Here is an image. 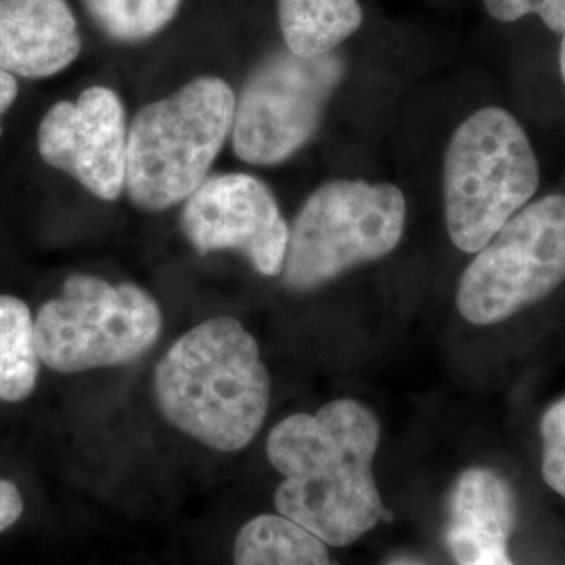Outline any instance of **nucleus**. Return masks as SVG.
<instances>
[{
    "label": "nucleus",
    "instance_id": "obj_16",
    "mask_svg": "<svg viewBox=\"0 0 565 565\" xmlns=\"http://www.w3.org/2000/svg\"><path fill=\"white\" fill-rule=\"evenodd\" d=\"M93 23L111 41L137 44L163 32L182 0H82Z\"/></svg>",
    "mask_w": 565,
    "mask_h": 565
},
{
    "label": "nucleus",
    "instance_id": "obj_10",
    "mask_svg": "<svg viewBox=\"0 0 565 565\" xmlns=\"http://www.w3.org/2000/svg\"><path fill=\"white\" fill-rule=\"evenodd\" d=\"M126 111L107 86L55 103L39 126L42 162L65 172L103 202H116L126 184Z\"/></svg>",
    "mask_w": 565,
    "mask_h": 565
},
{
    "label": "nucleus",
    "instance_id": "obj_15",
    "mask_svg": "<svg viewBox=\"0 0 565 565\" xmlns=\"http://www.w3.org/2000/svg\"><path fill=\"white\" fill-rule=\"evenodd\" d=\"M39 371L34 315L20 298L0 294V401L30 398L39 384Z\"/></svg>",
    "mask_w": 565,
    "mask_h": 565
},
{
    "label": "nucleus",
    "instance_id": "obj_11",
    "mask_svg": "<svg viewBox=\"0 0 565 565\" xmlns=\"http://www.w3.org/2000/svg\"><path fill=\"white\" fill-rule=\"evenodd\" d=\"M81 28L67 0H0V70L53 78L78 60Z\"/></svg>",
    "mask_w": 565,
    "mask_h": 565
},
{
    "label": "nucleus",
    "instance_id": "obj_4",
    "mask_svg": "<svg viewBox=\"0 0 565 565\" xmlns=\"http://www.w3.org/2000/svg\"><path fill=\"white\" fill-rule=\"evenodd\" d=\"M541 168L524 126L501 107H482L450 137L443 198L450 242L476 254L532 202Z\"/></svg>",
    "mask_w": 565,
    "mask_h": 565
},
{
    "label": "nucleus",
    "instance_id": "obj_22",
    "mask_svg": "<svg viewBox=\"0 0 565 565\" xmlns=\"http://www.w3.org/2000/svg\"><path fill=\"white\" fill-rule=\"evenodd\" d=\"M385 565H424L422 562H417V559H411V557H396V559H392L390 564Z\"/></svg>",
    "mask_w": 565,
    "mask_h": 565
},
{
    "label": "nucleus",
    "instance_id": "obj_6",
    "mask_svg": "<svg viewBox=\"0 0 565 565\" xmlns=\"http://www.w3.org/2000/svg\"><path fill=\"white\" fill-rule=\"evenodd\" d=\"M162 308L137 282L67 277L41 306L34 335L41 363L63 375L121 366L149 352L162 333Z\"/></svg>",
    "mask_w": 565,
    "mask_h": 565
},
{
    "label": "nucleus",
    "instance_id": "obj_3",
    "mask_svg": "<svg viewBox=\"0 0 565 565\" xmlns=\"http://www.w3.org/2000/svg\"><path fill=\"white\" fill-rule=\"evenodd\" d=\"M235 93L200 76L137 111L126 137V193L145 212L182 203L207 177L231 139Z\"/></svg>",
    "mask_w": 565,
    "mask_h": 565
},
{
    "label": "nucleus",
    "instance_id": "obj_13",
    "mask_svg": "<svg viewBox=\"0 0 565 565\" xmlns=\"http://www.w3.org/2000/svg\"><path fill=\"white\" fill-rule=\"evenodd\" d=\"M285 46L300 57L338 51L363 25L359 0H277Z\"/></svg>",
    "mask_w": 565,
    "mask_h": 565
},
{
    "label": "nucleus",
    "instance_id": "obj_7",
    "mask_svg": "<svg viewBox=\"0 0 565 565\" xmlns=\"http://www.w3.org/2000/svg\"><path fill=\"white\" fill-rule=\"evenodd\" d=\"M343 78L345 60L338 51L319 57H300L287 46L270 51L235 95V156L252 166L294 158L317 135L324 107Z\"/></svg>",
    "mask_w": 565,
    "mask_h": 565
},
{
    "label": "nucleus",
    "instance_id": "obj_17",
    "mask_svg": "<svg viewBox=\"0 0 565 565\" xmlns=\"http://www.w3.org/2000/svg\"><path fill=\"white\" fill-rule=\"evenodd\" d=\"M543 478L565 499V396L551 404L541 422Z\"/></svg>",
    "mask_w": 565,
    "mask_h": 565
},
{
    "label": "nucleus",
    "instance_id": "obj_8",
    "mask_svg": "<svg viewBox=\"0 0 565 565\" xmlns=\"http://www.w3.org/2000/svg\"><path fill=\"white\" fill-rule=\"evenodd\" d=\"M565 281V195L511 216L469 263L457 287L465 321L494 324L541 302Z\"/></svg>",
    "mask_w": 565,
    "mask_h": 565
},
{
    "label": "nucleus",
    "instance_id": "obj_20",
    "mask_svg": "<svg viewBox=\"0 0 565 565\" xmlns=\"http://www.w3.org/2000/svg\"><path fill=\"white\" fill-rule=\"evenodd\" d=\"M18 95H20V86H18L15 76L0 70V135H2V116L11 109Z\"/></svg>",
    "mask_w": 565,
    "mask_h": 565
},
{
    "label": "nucleus",
    "instance_id": "obj_18",
    "mask_svg": "<svg viewBox=\"0 0 565 565\" xmlns=\"http://www.w3.org/2000/svg\"><path fill=\"white\" fill-rule=\"evenodd\" d=\"M492 20L511 23L536 15L551 32L562 34L565 25V0H484Z\"/></svg>",
    "mask_w": 565,
    "mask_h": 565
},
{
    "label": "nucleus",
    "instance_id": "obj_9",
    "mask_svg": "<svg viewBox=\"0 0 565 565\" xmlns=\"http://www.w3.org/2000/svg\"><path fill=\"white\" fill-rule=\"evenodd\" d=\"M182 203V235L200 256L231 249L264 277L281 275L289 224L266 182L245 172L214 174Z\"/></svg>",
    "mask_w": 565,
    "mask_h": 565
},
{
    "label": "nucleus",
    "instance_id": "obj_5",
    "mask_svg": "<svg viewBox=\"0 0 565 565\" xmlns=\"http://www.w3.org/2000/svg\"><path fill=\"white\" fill-rule=\"evenodd\" d=\"M404 226L406 200L396 184L324 182L289 224L282 285L315 291L361 264L382 260L398 247Z\"/></svg>",
    "mask_w": 565,
    "mask_h": 565
},
{
    "label": "nucleus",
    "instance_id": "obj_2",
    "mask_svg": "<svg viewBox=\"0 0 565 565\" xmlns=\"http://www.w3.org/2000/svg\"><path fill=\"white\" fill-rule=\"evenodd\" d=\"M153 394L168 424L203 446L237 452L263 427L270 375L254 335L237 319L216 317L170 345Z\"/></svg>",
    "mask_w": 565,
    "mask_h": 565
},
{
    "label": "nucleus",
    "instance_id": "obj_1",
    "mask_svg": "<svg viewBox=\"0 0 565 565\" xmlns=\"http://www.w3.org/2000/svg\"><path fill=\"white\" fill-rule=\"evenodd\" d=\"M380 436L375 413L352 398L324 404L312 415H289L275 425L266 455L285 478L275 492L279 515L327 546L352 545L387 520L373 478Z\"/></svg>",
    "mask_w": 565,
    "mask_h": 565
},
{
    "label": "nucleus",
    "instance_id": "obj_19",
    "mask_svg": "<svg viewBox=\"0 0 565 565\" xmlns=\"http://www.w3.org/2000/svg\"><path fill=\"white\" fill-rule=\"evenodd\" d=\"M23 497L18 486L11 480L0 478V532L9 530L20 522L23 515Z\"/></svg>",
    "mask_w": 565,
    "mask_h": 565
},
{
    "label": "nucleus",
    "instance_id": "obj_14",
    "mask_svg": "<svg viewBox=\"0 0 565 565\" xmlns=\"http://www.w3.org/2000/svg\"><path fill=\"white\" fill-rule=\"evenodd\" d=\"M235 565H333L319 536L282 515H258L235 541Z\"/></svg>",
    "mask_w": 565,
    "mask_h": 565
},
{
    "label": "nucleus",
    "instance_id": "obj_21",
    "mask_svg": "<svg viewBox=\"0 0 565 565\" xmlns=\"http://www.w3.org/2000/svg\"><path fill=\"white\" fill-rule=\"evenodd\" d=\"M559 70H562V78L565 84V25L562 30V49H559Z\"/></svg>",
    "mask_w": 565,
    "mask_h": 565
},
{
    "label": "nucleus",
    "instance_id": "obj_12",
    "mask_svg": "<svg viewBox=\"0 0 565 565\" xmlns=\"http://www.w3.org/2000/svg\"><path fill=\"white\" fill-rule=\"evenodd\" d=\"M515 524V499L492 469H467L450 497L446 545L459 565H515L509 536Z\"/></svg>",
    "mask_w": 565,
    "mask_h": 565
}]
</instances>
